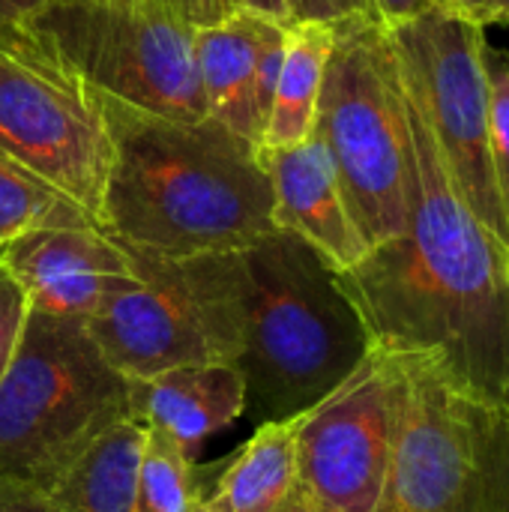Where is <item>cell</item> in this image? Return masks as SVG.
Listing matches in <instances>:
<instances>
[{"instance_id": "obj_3", "label": "cell", "mask_w": 509, "mask_h": 512, "mask_svg": "<svg viewBox=\"0 0 509 512\" xmlns=\"http://www.w3.org/2000/svg\"><path fill=\"white\" fill-rule=\"evenodd\" d=\"M111 168L99 228L171 261L243 249L276 231L261 150L216 120L180 123L102 96Z\"/></svg>"}, {"instance_id": "obj_23", "label": "cell", "mask_w": 509, "mask_h": 512, "mask_svg": "<svg viewBox=\"0 0 509 512\" xmlns=\"http://www.w3.org/2000/svg\"><path fill=\"white\" fill-rule=\"evenodd\" d=\"M288 21L342 24L351 18H378L375 0H285Z\"/></svg>"}, {"instance_id": "obj_30", "label": "cell", "mask_w": 509, "mask_h": 512, "mask_svg": "<svg viewBox=\"0 0 509 512\" xmlns=\"http://www.w3.org/2000/svg\"><path fill=\"white\" fill-rule=\"evenodd\" d=\"M486 24H509V0H486L483 27Z\"/></svg>"}, {"instance_id": "obj_25", "label": "cell", "mask_w": 509, "mask_h": 512, "mask_svg": "<svg viewBox=\"0 0 509 512\" xmlns=\"http://www.w3.org/2000/svg\"><path fill=\"white\" fill-rule=\"evenodd\" d=\"M0 512H54L42 492L18 483H0Z\"/></svg>"}, {"instance_id": "obj_17", "label": "cell", "mask_w": 509, "mask_h": 512, "mask_svg": "<svg viewBox=\"0 0 509 512\" xmlns=\"http://www.w3.org/2000/svg\"><path fill=\"white\" fill-rule=\"evenodd\" d=\"M144 426L120 420L102 432L45 492L54 512H138Z\"/></svg>"}, {"instance_id": "obj_31", "label": "cell", "mask_w": 509, "mask_h": 512, "mask_svg": "<svg viewBox=\"0 0 509 512\" xmlns=\"http://www.w3.org/2000/svg\"><path fill=\"white\" fill-rule=\"evenodd\" d=\"M288 512H327V510H321V507L309 504L306 498H300V501H297V504H294V507H291V510H288Z\"/></svg>"}, {"instance_id": "obj_26", "label": "cell", "mask_w": 509, "mask_h": 512, "mask_svg": "<svg viewBox=\"0 0 509 512\" xmlns=\"http://www.w3.org/2000/svg\"><path fill=\"white\" fill-rule=\"evenodd\" d=\"M432 6H441V3L438 0H375L378 18L384 21V27H393V24H402L408 18H417L420 12H426Z\"/></svg>"}, {"instance_id": "obj_16", "label": "cell", "mask_w": 509, "mask_h": 512, "mask_svg": "<svg viewBox=\"0 0 509 512\" xmlns=\"http://www.w3.org/2000/svg\"><path fill=\"white\" fill-rule=\"evenodd\" d=\"M297 420L255 426L201 504L216 512H288L300 498Z\"/></svg>"}, {"instance_id": "obj_8", "label": "cell", "mask_w": 509, "mask_h": 512, "mask_svg": "<svg viewBox=\"0 0 509 512\" xmlns=\"http://www.w3.org/2000/svg\"><path fill=\"white\" fill-rule=\"evenodd\" d=\"M0 150L99 225L111 168L102 99L27 21L0 27Z\"/></svg>"}, {"instance_id": "obj_9", "label": "cell", "mask_w": 509, "mask_h": 512, "mask_svg": "<svg viewBox=\"0 0 509 512\" xmlns=\"http://www.w3.org/2000/svg\"><path fill=\"white\" fill-rule=\"evenodd\" d=\"M387 36L459 198L509 249V216L489 153L483 24L432 6L387 27Z\"/></svg>"}, {"instance_id": "obj_15", "label": "cell", "mask_w": 509, "mask_h": 512, "mask_svg": "<svg viewBox=\"0 0 509 512\" xmlns=\"http://www.w3.org/2000/svg\"><path fill=\"white\" fill-rule=\"evenodd\" d=\"M279 18L237 9L219 24L195 30V63L207 102V117L228 126L261 150L264 123L255 108L258 54Z\"/></svg>"}, {"instance_id": "obj_2", "label": "cell", "mask_w": 509, "mask_h": 512, "mask_svg": "<svg viewBox=\"0 0 509 512\" xmlns=\"http://www.w3.org/2000/svg\"><path fill=\"white\" fill-rule=\"evenodd\" d=\"M177 264L213 357L243 378L255 426L303 417L375 354L339 270L291 231Z\"/></svg>"}, {"instance_id": "obj_5", "label": "cell", "mask_w": 509, "mask_h": 512, "mask_svg": "<svg viewBox=\"0 0 509 512\" xmlns=\"http://www.w3.org/2000/svg\"><path fill=\"white\" fill-rule=\"evenodd\" d=\"M396 360V435L378 512H509V405L453 384L429 357Z\"/></svg>"}, {"instance_id": "obj_22", "label": "cell", "mask_w": 509, "mask_h": 512, "mask_svg": "<svg viewBox=\"0 0 509 512\" xmlns=\"http://www.w3.org/2000/svg\"><path fill=\"white\" fill-rule=\"evenodd\" d=\"M27 309H30L27 294L12 279V273L0 267V381L15 357V348L27 321Z\"/></svg>"}, {"instance_id": "obj_32", "label": "cell", "mask_w": 509, "mask_h": 512, "mask_svg": "<svg viewBox=\"0 0 509 512\" xmlns=\"http://www.w3.org/2000/svg\"><path fill=\"white\" fill-rule=\"evenodd\" d=\"M195 512H216V510H210V507H204V504H198V507H195Z\"/></svg>"}, {"instance_id": "obj_7", "label": "cell", "mask_w": 509, "mask_h": 512, "mask_svg": "<svg viewBox=\"0 0 509 512\" xmlns=\"http://www.w3.org/2000/svg\"><path fill=\"white\" fill-rule=\"evenodd\" d=\"M27 24L96 93L165 120H207L195 27L165 0H51Z\"/></svg>"}, {"instance_id": "obj_4", "label": "cell", "mask_w": 509, "mask_h": 512, "mask_svg": "<svg viewBox=\"0 0 509 512\" xmlns=\"http://www.w3.org/2000/svg\"><path fill=\"white\" fill-rule=\"evenodd\" d=\"M120 420H129V381L108 366L84 321L27 309L0 381V483L51 492Z\"/></svg>"}, {"instance_id": "obj_18", "label": "cell", "mask_w": 509, "mask_h": 512, "mask_svg": "<svg viewBox=\"0 0 509 512\" xmlns=\"http://www.w3.org/2000/svg\"><path fill=\"white\" fill-rule=\"evenodd\" d=\"M336 45V27L321 21H288L285 54L267 114L261 150L294 147L315 132L318 99L327 63Z\"/></svg>"}, {"instance_id": "obj_6", "label": "cell", "mask_w": 509, "mask_h": 512, "mask_svg": "<svg viewBox=\"0 0 509 512\" xmlns=\"http://www.w3.org/2000/svg\"><path fill=\"white\" fill-rule=\"evenodd\" d=\"M315 135L327 147L366 249L399 237L408 222L405 108L396 54L381 18L336 24Z\"/></svg>"}, {"instance_id": "obj_12", "label": "cell", "mask_w": 509, "mask_h": 512, "mask_svg": "<svg viewBox=\"0 0 509 512\" xmlns=\"http://www.w3.org/2000/svg\"><path fill=\"white\" fill-rule=\"evenodd\" d=\"M0 267L30 309L90 321L117 291L135 285L126 249L102 228H42L0 249Z\"/></svg>"}, {"instance_id": "obj_10", "label": "cell", "mask_w": 509, "mask_h": 512, "mask_svg": "<svg viewBox=\"0 0 509 512\" xmlns=\"http://www.w3.org/2000/svg\"><path fill=\"white\" fill-rule=\"evenodd\" d=\"M396 360L378 351L324 402L297 417V477L327 512H378L396 435Z\"/></svg>"}, {"instance_id": "obj_33", "label": "cell", "mask_w": 509, "mask_h": 512, "mask_svg": "<svg viewBox=\"0 0 509 512\" xmlns=\"http://www.w3.org/2000/svg\"><path fill=\"white\" fill-rule=\"evenodd\" d=\"M165 3H168V0H165Z\"/></svg>"}, {"instance_id": "obj_11", "label": "cell", "mask_w": 509, "mask_h": 512, "mask_svg": "<svg viewBox=\"0 0 509 512\" xmlns=\"http://www.w3.org/2000/svg\"><path fill=\"white\" fill-rule=\"evenodd\" d=\"M120 246L138 279L84 321L108 366L126 381H147L177 366L213 363L216 357L180 264L129 243Z\"/></svg>"}, {"instance_id": "obj_20", "label": "cell", "mask_w": 509, "mask_h": 512, "mask_svg": "<svg viewBox=\"0 0 509 512\" xmlns=\"http://www.w3.org/2000/svg\"><path fill=\"white\" fill-rule=\"evenodd\" d=\"M201 504L192 456L162 429L144 426L138 462V512H195Z\"/></svg>"}, {"instance_id": "obj_1", "label": "cell", "mask_w": 509, "mask_h": 512, "mask_svg": "<svg viewBox=\"0 0 509 512\" xmlns=\"http://www.w3.org/2000/svg\"><path fill=\"white\" fill-rule=\"evenodd\" d=\"M399 84L408 222L339 279L378 351L429 357L462 390L509 405V249L465 207L402 72Z\"/></svg>"}, {"instance_id": "obj_13", "label": "cell", "mask_w": 509, "mask_h": 512, "mask_svg": "<svg viewBox=\"0 0 509 512\" xmlns=\"http://www.w3.org/2000/svg\"><path fill=\"white\" fill-rule=\"evenodd\" d=\"M273 183V225L303 237L339 273L351 270L369 249L348 213L327 147L312 132L294 147L261 150Z\"/></svg>"}, {"instance_id": "obj_14", "label": "cell", "mask_w": 509, "mask_h": 512, "mask_svg": "<svg viewBox=\"0 0 509 512\" xmlns=\"http://www.w3.org/2000/svg\"><path fill=\"white\" fill-rule=\"evenodd\" d=\"M243 378L228 363L177 366L147 381H129V417L168 432L189 456L243 417Z\"/></svg>"}, {"instance_id": "obj_28", "label": "cell", "mask_w": 509, "mask_h": 512, "mask_svg": "<svg viewBox=\"0 0 509 512\" xmlns=\"http://www.w3.org/2000/svg\"><path fill=\"white\" fill-rule=\"evenodd\" d=\"M438 3L453 9V12H459V15H465V18H471V21H477V24H483L486 0H438Z\"/></svg>"}, {"instance_id": "obj_27", "label": "cell", "mask_w": 509, "mask_h": 512, "mask_svg": "<svg viewBox=\"0 0 509 512\" xmlns=\"http://www.w3.org/2000/svg\"><path fill=\"white\" fill-rule=\"evenodd\" d=\"M51 0H0V27L9 24H24L36 18Z\"/></svg>"}, {"instance_id": "obj_24", "label": "cell", "mask_w": 509, "mask_h": 512, "mask_svg": "<svg viewBox=\"0 0 509 512\" xmlns=\"http://www.w3.org/2000/svg\"><path fill=\"white\" fill-rule=\"evenodd\" d=\"M168 6L189 24V27H210L219 24L222 18L234 15L240 6V0H168Z\"/></svg>"}, {"instance_id": "obj_29", "label": "cell", "mask_w": 509, "mask_h": 512, "mask_svg": "<svg viewBox=\"0 0 509 512\" xmlns=\"http://www.w3.org/2000/svg\"><path fill=\"white\" fill-rule=\"evenodd\" d=\"M240 6L252 9V12H261V15H270V18H279V21H288L285 0H240Z\"/></svg>"}, {"instance_id": "obj_21", "label": "cell", "mask_w": 509, "mask_h": 512, "mask_svg": "<svg viewBox=\"0 0 509 512\" xmlns=\"http://www.w3.org/2000/svg\"><path fill=\"white\" fill-rule=\"evenodd\" d=\"M483 66L489 87V153L509 216V51L486 42Z\"/></svg>"}, {"instance_id": "obj_19", "label": "cell", "mask_w": 509, "mask_h": 512, "mask_svg": "<svg viewBox=\"0 0 509 512\" xmlns=\"http://www.w3.org/2000/svg\"><path fill=\"white\" fill-rule=\"evenodd\" d=\"M42 228H99L96 219L45 177L0 150V249Z\"/></svg>"}]
</instances>
